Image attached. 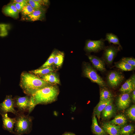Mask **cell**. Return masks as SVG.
<instances>
[{
  "label": "cell",
  "instance_id": "1",
  "mask_svg": "<svg viewBox=\"0 0 135 135\" xmlns=\"http://www.w3.org/2000/svg\"><path fill=\"white\" fill-rule=\"evenodd\" d=\"M50 85V83L30 73L24 72L21 74L20 86L27 95L31 96L38 90Z\"/></svg>",
  "mask_w": 135,
  "mask_h": 135
},
{
  "label": "cell",
  "instance_id": "2",
  "mask_svg": "<svg viewBox=\"0 0 135 135\" xmlns=\"http://www.w3.org/2000/svg\"><path fill=\"white\" fill-rule=\"evenodd\" d=\"M58 93V88L52 85L38 90L30 97V106L29 113L32 111L37 104H47L55 101Z\"/></svg>",
  "mask_w": 135,
  "mask_h": 135
},
{
  "label": "cell",
  "instance_id": "3",
  "mask_svg": "<svg viewBox=\"0 0 135 135\" xmlns=\"http://www.w3.org/2000/svg\"><path fill=\"white\" fill-rule=\"evenodd\" d=\"M16 118L15 135H22L30 133L32 128V118L22 113H18Z\"/></svg>",
  "mask_w": 135,
  "mask_h": 135
},
{
  "label": "cell",
  "instance_id": "4",
  "mask_svg": "<svg viewBox=\"0 0 135 135\" xmlns=\"http://www.w3.org/2000/svg\"><path fill=\"white\" fill-rule=\"evenodd\" d=\"M82 72L84 76L89 79L92 82L96 83L101 87L106 86L105 82L89 63H84Z\"/></svg>",
  "mask_w": 135,
  "mask_h": 135
},
{
  "label": "cell",
  "instance_id": "5",
  "mask_svg": "<svg viewBox=\"0 0 135 135\" xmlns=\"http://www.w3.org/2000/svg\"><path fill=\"white\" fill-rule=\"evenodd\" d=\"M121 49H122L118 46L110 44L106 46L104 50L102 58L106 63L108 65L111 64L117 53Z\"/></svg>",
  "mask_w": 135,
  "mask_h": 135
},
{
  "label": "cell",
  "instance_id": "6",
  "mask_svg": "<svg viewBox=\"0 0 135 135\" xmlns=\"http://www.w3.org/2000/svg\"><path fill=\"white\" fill-rule=\"evenodd\" d=\"M124 76L122 72L117 70L109 72L106 77L108 84L114 88L118 86L124 81Z\"/></svg>",
  "mask_w": 135,
  "mask_h": 135
},
{
  "label": "cell",
  "instance_id": "7",
  "mask_svg": "<svg viewBox=\"0 0 135 135\" xmlns=\"http://www.w3.org/2000/svg\"><path fill=\"white\" fill-rule=\"evenodd\" d=\"M104 41V39L102 38L98 40H88L86 41L84 49L89 53L98 52L104 49L106 46Z\"/></svg>",
  "mask_w": 135,
  "mask_h": 135
},
{
  "label": "cell",
  "instance_id": "8",
  "mask_svg": "<svg viewBox=\"0 0 135 135\" xmlns=\"http://www.w3.org/2000/svg\"><path fill=\"white\" fill-rule=\"evenodd\" d=\"M14 100L11 96H7L0 104V109L3 113L10 112L17 115L18 113L14 108Z\"/></svg>",
  "mask_w": 135,
  "mask_h": 135
},
{
  "label": "cell",
  "instance_id": "9",
  "mask_svg": "<svg viewBox=\"0 0 135 135\" xmlns=\"http://www.w3.org/2000/svg\"><path fill=\"white\" fill-rule=\"evenodd\" d=\"M14 100V106L20 111H29L30 106V97L27 96L19 97L16 98L15 100Z\"/></svg>",
  "mask_w": 135,
  "mask_h": 135
},
{
  "label": "cell",
  "instance_id": "10",
  "mask_svg": "<svg viewBox=\"0 0 135 135\" xmlns=\"http://www.w3.org/2000/svg\"><path fill=\"white\" fill-rule=\"evenodd\" d=\"M87 55L92 64V66L95 69L102 73H104L106 72V63L102 58H100L90 54Z\"/></svg>",
  "mask_w": 135,
  "mask_h": 135
},
{
  "label": "cell",
  "instance_id": "11",
  "mask_svg": "<svg viewBox=\"0 0 135 135\" xmlns=\"http://www.w3.org/2000/svg\"><path fill=\"white\" fill-rule=\"evenodd\" d=\"M131 102L130 93H122L118 96L117 100V105L118 108L124 110L129 106Z\"/></svg>",
  "mask_w": 135,
  "mask_h": 135
},
{
  "label": "cell",
  "instance_id": "12",
  "mask_svg": "<svg viewBox=\"0 0 135 135\" xmlns=\"http://www.w3.org/2000/svg\"><path fill=\"white\" fill-rule=\"evenodd\" d=\"M3 122V128L10 133L14 134L13 129L16 122V118H12L8 116L7 113L1 114Z\"/></svg>",
  "mask_w": 135,
  "mask_h": 135
},
{
  "label": "cell",
  "instance_id": "13",
  "mask_svg": "<svg viewBox=\"0 0 135 135\" xmlns=\"http://www.w3.org/2000/svg\"><path fill=\"white\" fill-rule=\"evenodd\" d=\"M135 90V76L133 74L122 86L119 91L122 93H130Z\"/></svg>",
  "mask_w": 135,
  "mask_h": 135
},
{
  "label": "cell",
  "instance_id": "14",
  "mask_svg": "<svg viewBox=\"0 0 135 135\" xmlns=\"http://www.w3.org/2000/svg\"><path fill=\"white\" fill-rule=\"evenodd\" d=\"M2 12L5 15L15 19L18 18L19 16V12L12 3L4 6L2 8Z\"/></svg>",
  "mask_w": 135,
  "mask_h": 135
},
{
  "label": "cell",
  "instance_id": "15",
  "mask_svg": "<svg viewBox=\"0 0 135 135\" xmlns=\"http://www.w3.org/2000/svg\"><path fill=\"white\" fill-rule=\"evenodd\" d=\"M102 127L104 130L110 135H120V126L110 123L106 122L103 124Z\"/></svg>",
  "mask_w": 135,
  "mask_h": 135
},
{
  "label": "cell",
  "instance_id": "16",
  "mask_svg": "<svg viewBox=\"0 0 135 135\" xmlns=\"http://www.w3.org/2000/svg\"><path fill=\"white\" fill-rule=\"evenodd\" d=\"M112 99L106 101H100L94 109V114L99 120L100 117L101 113L105 107L108 104L112 103Z\"/></svg>",
  "mask_w": 135,
  "mask_h": 135
},
{
  "label": "cell",
  "instance_id": "17",
  "mask_svg": "<svg viewBox=\"0 0 135 135\" xmlns=\"http://www.w3.org/2000/svg\"><path fill=\"white\" fill-rule=\"evenodd\" d=\"M45 13L44 9L36 10L26 17L28 20L35 21L41 20L44 17Z\"/></svg>",
  "mask_w": 135,
  "mask_h": 135
},
{
  "label": "cell",
  "instance_id": "18",
  "mask_svg": "<svg viewBox=\"0 0 135 135\" xmlns=\"http://www.w3.org/2000/svg\"><path fill=\"white\" fill-rule=\"evenodd\" d=\"M96 116L94 114L92 126V132L96 135H106L105 132L98 125Z\"/></svg>",
  "mask_w": 135,
  "mask_h": 135
},
{
  "label": "cell",
  "instance_id": "19",
  "mask_svg": "<svg viewBox=\"0 0 135 135\" xmlns=\"http://www.w3.org/2000/svg\"><path fill=\"white\" fill-rule=\"evenodd\" d=\"M40 76L42 79L49 83L58 84H60V80L58 77L55 73L53 72Z\"/></svg>",
  "mask_w": 135,
  "mask_h": 135
},
{
  "label": "cell",
  "instance_id": "20",
  "mask_svg": "<svg viewBox=\"0 0 135 135\" xmlns=\"http://www.w3.org/2000/svg\"><path fill=\"white\" fill-rule=\"evenodd\" d=\"M114 67L118 68L122 70L128 71L133 70L135 67L123 61L121 59L119 61L114 62Z\"/></svg>",
  "mask_w": 135,
  "mask_h": 135
},
{
  "label": "cell",
  "instance_id": "21",
  "mask_svg": "<svg viewBox=\"0 0 135 135\" xmlns=\"http://www.w3.org/2000/svg\"><path fill=\"white\" fill-rule=\"evenodd\" d=\"M100 91V100L106 101L112 99L113 95L111 92L105 86L102 87Z\"/></svg>",
  "mask_w": 135,
  "mask_h": 135
},
{
  "label": "cell",
  "instance_id": "22",
  "mask_svg": "<svg viewBox=\"0 0 135 135\" xmlns=\"http://www.w3.org/2000/svg\"><path fill=\"white\" fill-rule=\"evenodd\" d=\"M114 112V108L112 103L107 105L101 112L103 117L108 119L112 116Z\"/></svg>",
  "mask_w": 135,
  "mask_h": 135
},
{
  "label": "cell",
  "instance_id": "23",
  "mask_svg": "<svg viewBox=\"0 0 135 135\" xmlns=\"http://www.w3.org/2000/svg\"><path fill=\"white\" fill-rule=\"evenodd\" d=\"M104 40L105 41H107L109 44L112 43L114 45H118L122 49L118 37L116 35L112 33H106V38Z\"/></svg>",
  "mask_w": 135,
  "mask_h": 135
},
{
  "label": "cell",
  "instance_id": "24",
  "mask_svg": "<svg viewBox=\"0 0 135 135\" xmlns=\"http://www.w3.org/2000/svg\"><path fill=\"white\" fill-rule=\"evenodd\" d=\"M127 119L125 116L123 114H119L116 116L109 122L120 126L125 125Z\"/></svg>",
  "mask_w": 135,
  "mask_h": 135
},
{
  "label": "cell",
  "instance_id": "25",
  "mask_svg": "<svg viewBox=\"0 0 135 135\" xmlns=\"http://www.w3.org/2000/svg\"><path fill=\"white\" fill-rule=\"evenodd\" d=\"M54 69L51 66L48 67L42 68L31 70L29 72L34 75H38L40 76L43 75L50 72H53Z\"/></svg>",
  "mask_w": 135,
  "mask_h": 135
},
{
  "label": "cell",
  "instance_id": "26",
  "mask_svg": "<svg viewBox=\"0 0 135 135\" xmlns=\"http://www.w3.org/2000/svg\"><path fill=\"white\" fill-rule=\"evenodd\" d=\"M134 130V126L132 125L126 126L120 128V135H130Z\"/></svg>",
  "mask_w": 135,
  "mask_h": 135
},
{
  "label": "cell",
  "instance_id": "27",
  "mask_svg": "<svg viewBox=\"0 0 135 135\" xmlns=\"http://www.w3.org/2000/svg\"><path fill=\"white\" fill-rule=\"evenodd\" d=\"M64 58L63 53L59 52L56 54L54 57V64L58 67L60 66L63 63Z\"/></svg>",
  "mask_w": 135,
  "mask_h": 135
},
{
  "label": "cell",
  "instance_id": "28",
  "mask_svg": "<svg viewBox=\"0 0 135 135\" xmlns=\"http://www.w3.org/2000/svg\"><path fill=\"white\" fill-rule=\"evenodd\" d=\"M35 10L28 2L26 5L23 8L21 12L23 16L26 17Z\"/></svg>",
  "mask_w": 135,
  "mask_h": 135
},
{
  "label": "cell",
  "instance_id": "29",
  "mask_svg": "<svg viewBox=\"0 0 135 135\" xmlns=\"http://www.w3.org/2000/svg\"><path fill=\"white\" fill-rule=\"evenodd\" d=\"M56 54V52H52L46 62L39 68H42L51 66L54 64V57Z\"/></svg>",
  "mask_w": 135,
  "mask_h": 135
},
{
  "label": "cell",
  "instance_id": "30",
  "mask_svg": "<svg viewBox=\"0 0 135 135\" xmlns=\"http://www.w3.org/2000/svg\"><path fill=\"white\" fill-rule=\"evenodd\" d=\"M128 117L134 121L135 120V106L133 105L129 108L126 112Z\"/></svg>",
  "mask_w": 135,
  "mask_h": 135
},
{
  "label": "cell",
  "instance_id": "31",
  "mask_svg": "<svg viewBox=\"0 0 135 135\" xmlns=\"http://www.w3.org/2000/svg\"><path fill=\"white\" fill-rule=\"evenodd\" d=\"M28 3L34 10H38L44 9L42 5L34 0H28Z\"/></svg>",
  "mask_w": 135,
  "mask_h": 135
},
{
  "label": "cell",
  "instance_id": "32",
  "mask_svg": "<svg viewBox=\"0 0 135 135\" xmlns=\"http://www.w3.org/2000/svg\"><path fill=\"white\" fill-rule=\"evenodd\" d=\"M121 59L129 64L135 67V59L133 57H123Z\"/></svg>",
  "mask_w": 135,
  "mask_h": 135
},
{
  "label": "cell",
  "instance_id": "33",
  "mask_svg": "<svg viewBox=\"0 0 135 135\" xmlns=\"http://www.w3.org/2000/svg\"><path fill=\"white\" fill-rule=\"evenodd\" d=\"M28 2L20 3L12 2L14 5L17 10L19 12H21L23 8L26 5Z\"/></svg>",
  "mask_w": 135,
  "mask_h": 135
},
{
  "label": "cell",
  "instance_id": "34",
  "mask_svg": "<svg viewBox=\"0 0 135 135\" xmlns=\"http://www.w3.org/2000/svg\"><path fill=\"white\" fill-rule=\"evenodd\" d=\"M34 1L37 2L42 5V4H46L48 3V0H34Z\"/></svg>",
  "mask_w": 135,
  "mask_h": 135
},
{
  "label": "cell",
  "instance_id": "35",
  "mask_svg": "<svg viewBox=\"0 0 135 135\" xmlns=\"http://www.w3.org/2000/svg\"><path fill=\"white\" fill-rule=\"evenodd\" d=\"M12 2L16 3H20L25 2H28V0H12Z\"/></svg>",
  "mask_w": 135,
  "mask_h": 135
},
{
  "label": "cell",
  "instance_id": "36",
  "mask_svg": "<svg viewBox=\"0 0 135 135\" xmlns=\"http://www.w3.org/2000/svg\"><path fill=\"white\" fill-rule=\"evenodd\" d=\"M132 99L135 102V90H134L132 91Z\"/></svg>",
  "mask_w": 135,
  "mask_h": 135
},
{
  "label": "cell",
  "instance_id": "37",
  "mask_svg": "<svg viewBox=\"0 0 135 135\" xmlns=\"http://www.w3.org/2000/svg\"><path fill=\"white\" fill-rule=\"evenodd\" d=\"M62 135H76L72 133L67 132L65 133L64 134Z\"/></svg>",
  "mask_w": 135,
  "mask_h": 135
},
{
  "label": "cell",
  "instance_id": "38",
  "mask_svg": "<svg viewBox=\"0 0 135 135\" xmlns=\"http://www.w3.org/2000/svg\"><path fill=\"white\" fill-rule=\"evenodd\" d=\"M132 135H135V134H133Z\"/></svg>",
  "mask_w": 135,
  "mask_h": 135
},
{
  "label": "cell",
  "instance_id": "39",
  "mask_svg": "<svg viewBox=\"0 0 135 135\" xmlns=\"http://www.w3.org/2000/svg\"></svg>",
  "mask_w": 135,
  "mask_h": 135
}]
</instances>
